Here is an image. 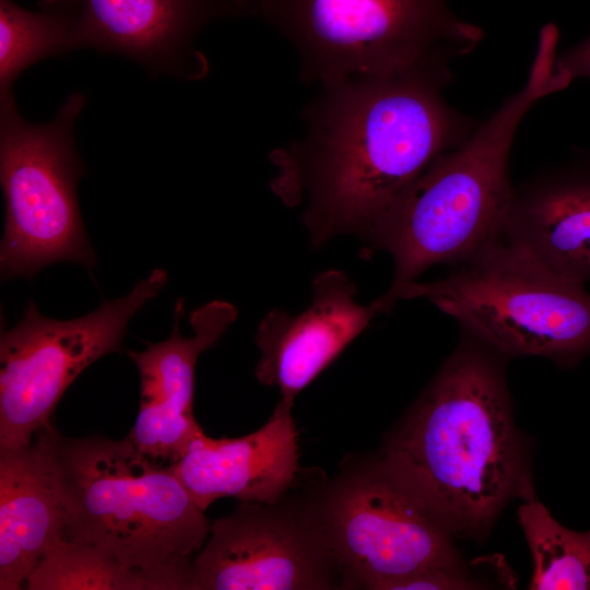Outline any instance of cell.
Returning a JSON list of instances; mask_svg holds the SVG:
<instances>
[{
    "label": "cell",
    "mask_w": 590,
    "mask_h": 590,
    "mask_svg": "<svg viewBox=\"0 0 590 590\" xmlns=\"http://www.w3.org/2000/svg\"><path fill=\"white\" fill-rule=\"evenodd\" d=\"M449 74L417 70L322 85L305 138L274 154V192L304 204L314 247L361 240L439 155L473 132L441 96Z\"/></svg>",
    "instance_id": "1"
},
{
    "label": "cell",
    "mask_w": 590,
    "mask_h": 590,
    "mask_svg": "<svg viewBox=\"0 0 590 590\" xmlns=\"http://www.w3.org/2000/svg\"><path fill=\"white\" fill-rule=\"evenodd\" d=\"M557 28L540 33L524 86L461 144L439 155L376 220L361 255H390L393 293L432 266L463 263L504 236L514 190L508 158L532 106L569 83L554 70Z\"/></svg>",
    "instance_id": "2"
},
{
    "label": "cell",
    "mask_w": 590,
    "mask_h": 590,
    "mask_svg": "<svg viewBox=\"0 0 590 590\" xmlns=\"http://www.w3.org/2000/svg\"><path fill=\"white\" fill-rule=\"evenodd\" d=\"M464 333L380 462L444 526L472 532L507 497L518 453L502 373L484 343Z\"/></svg>",
    "instance_id": "3"
},
{
    "label": "cell",
    "mask_w": 590,
    "mask_h": 590,
    "mask_svg": "<svg viewBox=\"0 0 590 590\" xmlns=\"http://www.w3.org/2000/svg\"><path fill=\"white\" fill-rule=\"evenodd\" d=\"M54 452L67 509L62 538L141 576L150 590L192 589V555L210 524L169 464L127 436L66 438Z\"/></svg>",
    "instance_id": "4"
},
{
    "label": "cell",
    "mask_w": 590,
    "mask_h": 590,
    "mask_svg": "<svg viewBox=\"0 0 590 590\" xmlns=\"http://www.w3.org/2000/svg\"><path fill=\"white\" fill-rule=\"evenodd\" d=\"M437 281L406 283L399 299L423 298L505 355L575 364L590 354V293L504 236Z\"/></svg>",
    "instance_id": "5"
},
{
    "label": "cell",
    "mask_w": 590,
    "mask_h": 590,
    "mask_svg": "<svg viewBox=\"0 0 590 590\" xmlns=\"http://www.w3.org/2000/svg\"><path fill=\"white\" fill-rule=\"evenodd\" d=\"M294 45L306 78L321 86L417 70L450 74L483 31L446 0H266L259 13Z\"/></svg>",
    "instance_id": "6"
},
{
    "label": "cell",
    "mask_w": 590,
    "mask_h": 590,
    "mask_svg": "<svg viewBox=\"0 0 590 590\" xmlns=\"http://www.w3.org/2000/svg\"><path fill=\"white\" fill-rule=\"evenodd\" d=\"M86 103L71 94L57 116L27 121L16 104L0 106V184L5 202L0 246L3 279L32 278L58 261L95 263L86 237L76 188L84 173L74 140Z\"/></svg>",
    "instance_id": "7"
},
{
    "label": "cell",
    "mask_w": 590,
    "mask_h": 590,
    "mask_svg": "<svg viewBox=\"0 0 590 590\" xmlns=\"http://www.w3.org/2000/svg\"><path fill=\"white\" fill-rule=\"evenodd\" d=\"M167 283L154 269L120 298L70 320L43 316L31 300L23 318L0 337V452L32 442L73 380L119 349L132 317Z\"/></svg>",
    "instance_id": "8"
},
{
    "label": "cell",
    "mask_w": 590,
    "mask_h": 590,
    "mask_svg": "<svg viewBox=\"0 0 590 590\" xmlns=\"http://www.w3.org/2000/svg\"><path fill=\"white\" fill-rule=\"evenodd\" d=\"M346 586L370 590L458 567L439 519L381 462L340 476L310 507Z\"/></svg>",
    "instance_id": "9"
},
{
    "label": "cell",
    "mask_w": 590,
    "mask_h": 590,
    "mask_svg": "<svg viewBox=\"0 0 590 590\" xmlns=\"http://www.w3.org/2000/svg\"><path fill=\"white\" fill-rule=\"evenodd\" d=\"M279 502V500H278ZM241 503L210 527L192 564L193 590H320L335 558L310 507Z\"/></svg>",
    "instance_id": "10"
},
{
    "label": "cell",
    "mask_w": 590,
    "mask_h": 590,
    "mask_svg": "<svg viewBox=\"0 0 590 590\" xmlns=\"http://www.w3.org/2000/svg\"><path fill=\"white\" fill-rule=\"evenodd\" d=\"M393 306L386 293L367 305L357 302L356 285L343 271L319 273L303 311L292 315L274 308L261 319L256 333L260 350L257 379L276 387L280 402L293 406L297 394Z\"/></svg>",
    "instance_id": "11"
},
{
    "label": "cell",
    "mask_w": 590,
    "mask_h": 590,
    "mask_svg": "<svg viewBox=\"0 0 590 590\" xmlns=\"http://www.w3.org/2000/svg\"><path fill=\"white\" fill-rule=\"evenodd\" d=\"M184 308V298H178L166 340L142 352L128 351L141 381L140 410L128 437L143 453L169 464L202 433L192 413L198 357L215 345L238 315L233 304L212 300L190 312L192 335L185 337L180 332Z\"/></svg>",
    "instance_id": "12"
},
{
    "label": "cell",
    "mask_w": 590,
    "mask_h": 590,
    "mask_svg": "<svg viewBox=\"0 0 590 590\" xmlns=\"http://www.w3.org/2000/svg\"><path fill=\"white\" fill-rule=\"evenodd\" d=\"M231 15L225 0H80L78 44L129 58L154 76L190 78L199 34Z\"/></svg>",
    "instance_id": "13"
},
{
    "label": "cell",
    "mask_w": 590,
    "mask_h": 590,
    "mask_svg": "<svg viewBox=\"0 0 590 590\" xmlns=\"http://www.w3.org/2000/svg\"><path fill=\"white\" fill-rule=\"evenodd\" d=\"M291 410L279 401L263 426L238 438L214 439L202 432L169 467L202 510L223 497L275 503L299 469Z\"/></svg>",
    "instance_id": "14"
},
{
    "label": "cell",
    "mask_w": 590,
    "mask_h": 590,
    "mask_svg": "<svg viewBox=\"0 0 590 590\" xmlns=\"http://www.w3.org/2000/svg\"><path fill=\"white\" fill-rule=\"evenodd\" d=\"M48 424L31 444L0 452V589L19 590L58 541L67 509Z\"/></svg>",
    "instance_id": "15"
},
{
    "label": "cell",
    "mask_w": 590,
    "mask_h": 590,
    "mask_svg": "<svg viewBox=\"0 0 590 590\" xmlns=\"http://www.w3.org/2000/svg\"><path fill=\"white\" fill-rule=\"evenodd\" d=\"M504 237L552 272L590 282V156L515 189Z\"/></svg>",
    "instance_id": "16"
},
{
    "label": "cell",
    "mask_w": 590,
    "mask_h": 590,
    "mask_svg": "<svg viewBox=\"0 0 590 590\" xmlns=\"http://www.w3.org/2000/svg\"><path fill=\"white\" fill-rule=\"evenodd\" d=\"M80 0L39 1L37 11L0 0V106L15 103L13 86L27 68L79 49Z\"/></svg>",
    "instance_id": "17"
},
{
    "label": "cell",
    "mask_w": 590,
    "mask_h": 590,
    "mask_svg": "<svg viewBox=\"0 0 590 590\" xmlns=\"http://www.w3.org/2000/svg\"><path fill=\"white\" fill-rule=\"evenodd\" d=\"M534 559L532 590H590V530L578 532L558 523L538 500L518 511Z\"/></svg>",
    "instance_id": "18"
},
{
    "label": "cell",
    "mask_w": 590,
    "mask_h": 590,
    "mask_svg": "<svg viewBox=\"0 0 590 590\" xmlns=\"http://www.w3.org/2000/svg\"><path fill=\"white\" fill-rule=\"evenodd\" d=\"M31 590H150L139 575L104 553L60 538L28 576Z\"/></svg>",
    "instance_id": "19"
},
{
    "label": "cell",
    "mask_w": 590,
    "mask_h": 590,
    "mask_svg": "<svg viewBox=\"0 0 590 590\" xmlns=\"http://www.w3.org/2000/svg\"><path fill=\"white\" fill-rule=\"evenodd\" d=\"M470 582L458 567H437L417 571L389 583L385 590L470 589Z\"/></svg>",
    "instance_id": "20"
},
{
    "label": "cell",
    "mask_w": 590,
    "mask_h": 590,
    "mask_svg": "<svg viewBox=\"0 0 590 590\" xmlns=\"http://www.w3.org/2000/svg\"><path fill=\"white\" fill-rule=\"evenodd\" d=\"M554 69L569 82L576 78L590 79V36L576 47L556 56Z\"/></svg>",
    "instance_id": "21"
},
{
    "label": "cell",
    "mask_w": 590,
    "mask_h": 590,
    "mask_svg": "<svg viewBox=\"0 0 590 590\" xmlns=\"http://www.w3.org/2000/svg\"><path fill=\"white\" fill-rule=\"evenodd\" d=\"M266 0H226L233 15L258 14Z\"/></svg>",
    "instance_id": "22"
},
{
    "label": "cell",
    "mask_w": 590,
    "mask_h": 590,
    "mask_svg": "<svg viewBox=\"0 0 590 590\" xmlns=\"http://www.w3.org/2000/svg\"><path fill=\"white\" fill-rule=\"evenodd\" d=\"M39 1H43V2H48V3H50V2H54V1H56V0H39Z\"/></svg>",
    "instance_id": "23"
}]
</instances>
